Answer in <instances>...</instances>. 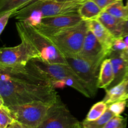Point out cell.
Returning a JSON list of instances; mask_svg holds the SVG:
<instances>
[{
	"instance_id": "cell-1",
	"label": "cell",
	"mask_w": 128,
	"mask_h": 128,
	"mask_svg": "<svg viewBox=\"0 0 128 128\" xmlns=\"http://www.w3.org/2000/svg\"><path fill=\"white\" fill-rule=\"evenodd\" d=\"M58 96L51 81L28 64L0 66V104L10 106L35 101L52 104Z\"/></svg>"
},
{
	"instance_id": "cell-2",
	"label": "cell",
	"mask_w": 128,
	"mask_h": 128,
	"mask_svg": "<svg viewBox=\"0 0 128 128\" xmlns=\"http://www.w3.org/2000/svg\"><path fill=\"white\" fill-rule=\"evenodd\" d=\"M85 1L58 2L50 0H34L16 11L12 16L18 21L36 26L43 18L78 12L80 6Z\"/></svg>"
},
{
	"instance_id": "cell-3",
	"label": "cell",
	"mask_w": 128,
	"mask_h": 128,
	"mask_svg": "<svg viewBox=\"0 0 128 128\" xmlns=\"http://www.w3.org/2000/svg\"><path fill=\"white\" fill-rule=\"evenodd\" d=\"M16 27L20 39L29 42L38 52L40 60L51 64H67L64 56L51 40L34 26L18 21Z\"/></svg>"
},
{
	"instance_id": "cell-4",
	"label": "cell",
	"mask_w": 128,
	"mask_h": 128,
	"mask_svg": "<svg viewBox=\"0 0 128 128\" xmlns=\"http://www.w3.org/2000/svg\"><path fill=\"white\" fill-rule=\"evenodd\" d=\"M87 21L46 36L64 57L78 56L88 31Z\"/></svg>"
},
{
	"instance_id": "cell-5",
	"label": "cell",
	"mask_w": 128,
	"mask_h": 128,
	"mask_svg": "<svg viewBox=\"0 0 128 128\" xmlns=\"http://www.w3.org/2000/svg\"><path fill=\"white\" fill-rule=\"evenodd\" d=\"M80 121L58 96L46 116L37 128H81Z\"/></svg>"
},
{
	"instance_id": "cell-6",
	"label": "cell",
	"mask_w": 128,
	"mask_h": 128,
	"mask_svg": "<svg viewBox=\"0 0 128 128\" xmlns=\"http://www.w3.org/2000/svg\"><path fill=\"white\" fill-rule=\"evenodd\" d=\"M52 104L35 101L8 107L16 121L31 128H37L44 120Z\"/></svg>"
},
{
	"instance_id": "cell-7",
	"label": "cell",
	"mask_w": 128,
	"mask_h": 128,
	"mask_svg": "<svg viewBox=\"0 0 128 128\" xmlns=\"http://www.w3.org/2000/svg\"><path fill=\"white\" fill-rule=\"evenodd\" d=\"M13 47L1 48L0 50V66L14 67L26 66L32 59H40L38 52L25 40Z\"/></svg>"
},
{
	"instance_id": "cell-8",
	"label": "cell",
	"mask_w": 128,
	"mask_h": 128,
	"mask_svg": "<svg viewBox=\"0 0 128 128\" xmlns=\"http://www.w3.org/2000/svg\"><path fill=\"white\" fill-rule=\"evenodd\" d=\"M65 58L68 64L83 82L91 97L94 96L98 89V68H96L80 56L65 57Z\"/></svg>"
},
{
	"instance_id": "cell-9",
	"label": "cell",
	"mask_w": 128,
	"mask_h": 128,
	"mask_svg": "<svg viewBox=\"0 0 128 128\" xmlns=\"http://www.w3.org/2000/svg\"><path fill=\"white\" fill-rule=\"evenodd\" d=\"M28 64L50 80L51 83L53 81H63L68 78H72L80 80L68 64L48 63L38 58L32 59Z\"/></svg>"
},
{
	"instance_id": "cell-10",
	"label": "cell",
	"mask_w": 128,
	"mask_h": 128,
	"mask_svg": "<svg viewBox=\"0 0 128 128\" xmlns=\"http://www.w3.org/2000/svg\"><path fill=\"white\" fill-rule=\"evenodd\" d=\"M110 53L111 51L98 40L92 31L88 30L78 56L99 69L102 61Z\"/></svg>"
},
{
	"instance_id": "cell-11",
	"label": "cell",
	"mask_w": 128,
	"mask_h": 128,
	"mask_svg": "<svg viewBox=\"0 0 128 128\" xmlns=\"http://www.w3.org/2000/svg\"><path fill=\"white\" fill-rule=\"evenodd\" d=\"M84 21L78 12L43 18L36 28L46 36L78 24Z\"/></svg>"
},
{
	"instance_id": "cell-12",
	"label": "cell",
	"mask_w": 128,
	"mask_h": 128,
	"mask_svg": "<svg viewBox=\"0 0 128 128\" xmlns=\"http://www.w3.org/2000/svg\"><path fill=\"white\" fill-rule=\"evenodd\" d=\"M114 73V80L107 89L111 88L126 80L128 74V62L121 56V51H111L108 56Z\"/></svg>"
},
{
	"instance_id": "cell-13",
	"label": "cell",
	"mask_w": 128,
	"mask_h": 128,
	"mask_svg": "<svg viewBox=\"0 0 128 128\" xmlns=\"http://www.w3.org/2000/svg\"><path fill=\"white\" fill-rule=\"evenodd\" d=\"M88 28L98 40L111 52V47L116 38L98 20L87 21Z\"/></svg>"
},
{
	"instance_id": "cell-14",
	"label": "cell",
	"mask_w": 128,
	"mask_h": 128,
	"mask_svg": "<svg viewBox=\"0 0 128 128\" xmlns=\"http://www.w3.org/2000/svg\"><path fill=\"white\" fill-rule=\"evenodd\" d=\"M115 38H122V24L124 20L114 17L105 11H102L97 18Z\"/></svg>"
},
{
	"instance_id": "cell-15",
	"label": "cell",
	"mask_w": 128,
	"mask_h": 128,
	"mask_svg": "<svg viewBox=\"0 0 128 128\" xmlns=\"http://www.w3.org/2000/svg\"><path fill=\"white\" fill-rule=\"evenodd\" d=\"M114 80V73L111 60L110 58H106L102 61L100 66L98 88L106 90Z\"/></svg>"
},
{
	"instance_id": "cell-16",
	"label": "cell",
	"mask_w": 128,
	"mask_h": 128,
	"mask_svg": "<svg viewBox=\"0 0 128 128\" xmlns=\"http://www.w3.org/2000/svg\"><path fill=\"white\" fill-rule=\"evenodd\" d=\"M126 86L127 80H124L121 83L111 88L106 89V95L102 101L108 105L120 100H125L126 96Z\"/></svg>"
},
{
	"instance_id": "cell-17",
	"label": "cell",
	"mask_w": 128,
	"mask_h": 128,
	"mask_svg": "<svg viewBox=\"0 0 128 128\" xmlns=\"http://www.w3.org/2000/svg\"><path fill=\"white\" fill-rule=\"evenodd\" d=\"M102 10L92 0H87L81 4L78 14L84 21L97 20Z\"/></svg>"
},
{
	"instance_id": "cell-18",
	"label": "cell",
	"mask_w": 128,
	"mask_h": 128,
	"mask_svg": "<svg viewBox=\"0 0 128 128\" xmlns=\"http://www.w3.org/2000/svg\"><path fill=\"white\" fill-rule=\"evenodd\" d=\"M32 1L34 0H0V14L11 11L16 12Z\"/></svg>"
},
{
	"instance_id": "cell-19",
	"label": "cell",
	"mask_w": 128,
	"mask_h": 128,
	"mask_svg": "<svg viewBox=\"0 0 128 128\" xmlns=\"http://www.w3.org/2000/svg\"><path fill=\"white\" fill-rule=\"evenodd\" d=\"M103 11H106L118 18L126 20L128 18V10L123 4L122 0L114 2L106 8Z\"/></svg>"
},
{
	"instance_id": "cell-20",
	"label": "cell",
	"mask_w": 128,
	"mask_h": 128,
	"mask_svg": "<svg viewBox=\"0 0 128 128\" xmlns=\"http://www.w3.org/2000/svg\"><path fill=\"white\" fill-rule=\"evenodd\" d=\"M115 115L110 111L108 107V110L98 120L94 121H87L84 120L82 123L84 128H104L106 124Z\"/></svg>"
},
{
	"instance_id": "cell-21",
	"label": "cell",
	"mask_w": 128,
	"mask_h": 128,
	"mask_svg": "<svg viewBox=\"0 0 128 128\" xmlns=\"http://www.w3.org/2000/svg\"><path fill=\"white\" fill-rule=\"evenodd\" d=\"M108 105L103 101L96 102L89 111L86 119L87 121H94L102 116L108 110Z\"/></svg>"
},
{
	"instance_id": "cell-22",
	"label": "cell",
	"mask_w": 128,
	"mask_h": 128,
	"mask_svg": "<svg viewBox=\"0 0 128 128\" xmlns=\"http://www.w3.org/2000/svg\"><path fill=\"white\" fill-rule=\"evenodd\" d=\"M15 121L8 106L0 104V128H6Z\"/></svg>"
},
{
	"instance_id": "cell-23",
	"label": "cell",
	"mask_w": 128,
	"mask_h": 128,
	"mask_svg": "<svg viewBox=\"0 0 128 128\" xmlns=\"http://www.w3.org/2000/svg\"><path fill=\"white\" fill-rule=\"evenodd\" d=\"M126 107L127 102L126 100H120L108 104V109L115 116H121Z\"/></svg>"
},
{
	"instance_id": "cell-24",
	"label": "cell",
	"mask_w": 128,
	"mask_h": 128,
	"mask_svg": "<svg viewBox=\"0 0 128 128\" xmlns=\"http://www.w3.org/2000/svg\"><path fill=\"white\" fill-rule=\"evenodd\" d=\"M126 119L121 116H114L108 122L104 128H126Z\"/></svg>"
},
{
	"instance_id": "cell-25",
	"label": "cell",
	"mask_w": 128,
	"mask_h": 128,
	"mask_svg": "<svg viewBox=\"0 0 128 128\" xmlns=\"http://www.w3.org/2000/svg\"><path fill=\"white\" fill-rule=\"evenodd\" d=\"M14 13V11H11L0 14V34H1L3 32L8 22L9 19L11 16H13Z\"/></svg>"
},
{
	"instance_id": "cell-26",
	"label": "cell",
	"mask_w": 128,
	"mask_h": 128,
	"mask_svg": "<svg viewBox=\"0 0 128 128\" xmlns=\"http://www.w3.org/2000/svg\"><path fill=\"white\" fill-rule=\"evenodd\" d=\"M127 48L123 38H116L111 47V51H122Z\"/></svg>"
},
{
	"instance_id": "cell-27",
	"label": "cell",
	"mask_w": 128,
	"mask_h": 128,
	"mask_svg": "<svg viewBox=\"0 0 128 128\" xmlns=\"http://www.w3.org/2000/svg\"><path fill=\"white\" fill-rule=\"evenodd\" d=\"M92 1H94V2L100 6V8L102 10V11H103L107 6H108L109 5L111 4V3H112L111 0H92Z\"/></svg>"
},
{
	"instance_id": "cell-28",
	"label": "cell",
	"mask_w": 128,
	"mask_h": 128,
	"mask_svg": "<svg viewBox=\"0 0 128 128\" xmlns=\"http://www.w3.org/2000/svg\"><path fill=\"white\" fill-rule=\"evenodd\" d=\"M6 128H31L29 127L26 124H24L21 123V122H19L15 120L12 123H11V124L9 125Z\"/></svg>"
},
{
	"instance_id": "cell-29",
	"label": "cell",
	"mask_w": 128,
	"mask_h": 128,
	"mask_svg": "<svg viewBox=\"0 0 128 128\" xmlns=\"http://www.w3.org/2000/svg\"><path fill=\"white\" fill-rule=\"evenodd\" d=\"M126 36H128V18L124 21L122 28V34H121V37L123 38Z\"/></svg>"
},
{
	"instance_id": "cell-30",
	"label": "cell",
	"mask_w": 128,
	"mask_h": 128,
	"mask_svg": "<svg viewBox=\"0 0 128 128\" xmlns=\"http://www.w3.org/2000/svg\"><path fill=\"white\" fill-rule=\"evenodd\" d=\"M121 56L126 61L128 62V48L121 51Z\"/></svg>"
},
{
	"instance_id": "cell-31",
	"label": "cell",
	"mask_w": 128,
	"mask_h": 128,
	"mask_svg": "<svg viewBox=\"0 0 128 128\" xmlns=\"http://www.w3.org/2000/svg\"><path fill=\"white\" fill-rule=\"evenodd\" d=\"M50 1H56V2H68L69 0H50Z\"/></svg>"
},
{
	"instance_id": "cell-32",
	"label": "cell",
	"mask_w": 128,
	"mask_h": 128,
	"mask_svg": "<svg viewBox=\"0 0 128 128\" xmlns=\"http://www.w3.org/2000/svg\"><path fill=\"white\" fill-rule=\"evenodd\" d=\"M126 80H127V86H126V96L128 95V76H127V78H126ZM126 97H125V98H126Z\"/></svg>"
},
{
	"instance_id": "cell-33",
	"label": "cell",
	"mask_w": 128,
	"mask_h": 128,
	"mask_svg": "<svg viewBox=\"0 0 128 128\" xmlns=\"http://www.w3.org/2000/svg\"><path fill=\"white\" fill-rule=\"evenodd\" d=\"M124 41H125V42H126V45H127V46L128 48V36H126V37L124 38Z\"/></svg>"
},
{
	"instance_id": "cell-34",
	"label": "cell",
	"mask_w": 128,
	"mask_h": 128,
	"mask_svg": "<svg viewBox=\"0 0 128 128\" xmlns=\"http://www.w3.org/2000/svg\"><path fill=\"white\" fill-rule=\"evenodd\" d=\"M86 0H69L68 1H85Z\"/></svg>"
},
{
	"instance_id": "cell-35",
	"label": "cell",
	"mask_w": 128,
	"mask_h": 128,
	"mask_svg": "<svg viewBox=\"0 0 128 128\" xmlns=\"http://www.w3.org/2000/svg\"><path fill=\"white\" fill-rule=\"evenodd\" d=\"M125 100H126V102H127V107H128V95L126 97Z\"/></svg>"
},
{
	"instance_id": "cell-36",
	"label": "cell",
	"mask_w": 128,
	"mask_h": 128,
	"mask_svg": "<svg viewBox=\"0 0 128 128\" xmlns=\"http://www.w3.org/2000/svg\"><path fill=\"white\" fill-rule=\"evenodd\" d=\"M111 1H112V2H116V1H121V0H111Z\"/></svg>"
},
{
	"instance_id": "cell-37",
	"label": "cell",
	"mask_w": 128,
	"mask_h": 128,
	"mask_svg": "<svg viewBox=\"0 0 128 128\" xmlns=\"http://www.w3.org/2000/svg\"><path fill=\"white\" fill-rule=\"evenodd\" d=\"M126 8H128V0L127 1V3H126Z\"/></svg>"
},
{
	"instance_id": "cell-38",
	"label": "cell",
	"mask_w": 128,
	"mask_h": 128,
	"mask_svg": "<svg viewBox=\"0 0 128 128\" xmlns=\"http://www.w3.org/2000/svg\"></svg>"
}]
</instances>
